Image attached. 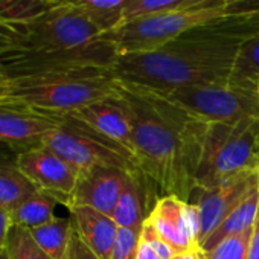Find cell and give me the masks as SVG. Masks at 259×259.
<instances>
[{"label": "cell", "mask_w": 259, "mask_h": 259, "mask_svg": "<svg viewBox=\"0 0 259 259\" xmlns=\"http://www.w3.org/2000/svg\"><path fill=\"white\" fill-rule=\"evenodd\" d=\"M141 174L162 197L191 201L210 123L157 93L120 82Z\"/></svg>", "instance_id": "6da1fadb"}, {"label": "cell", "mask_w": 259, "mask_h": 259, "mask_svg": "<svg viewBox=\"0 0 259 259\" xmlns=\"http://www.w3.org/2000/svg\"><path fill=\"white\" fill-rule=\"evenodd\" d=\"M259 32V14L232 17L192 29L165 46L119 55L113 75L125 84L154 92L230 82L233 63L245 38Z\"/></svg>", "instance_id": "7a4b0ae2"}, {"label": "cell", "mask_w": 259, "mask_h": 259, "mask_svg": "<svg viewBox=\"0 0 259 259\" xmlns=\"http://www.w3.org/2000/svg\"><path fill=\"white\" fill-rule=\"evenodd\" d=\"M119 95L120 81L105 67L46 72L8 81V98L52 114H69Z\"/></svg>", "instance_id": "3957f363"}, {"label": "cell", "mask_w": 259, "mask_h": 259, "mask_svg": "<svg viewBox=\"0 0 259 259\" xmlns=\"http://www.w3.org/2000/svg\"><path fill=\"white\" fill-rule=\"evenodd\" d=\"M254 172H259V114L235 123H210L198 188H217Z\"/></svg>", "instance_id": "277c9868"}, {"label": "cell", "mask_w": 259, "mask_h": 259, "mask_svg": "<svg viewBox=\"0 0 259 259\" xmlns=\"http://www.w3.org/2000/svg\"><path fill=\"white\" fill-rule=\"evenodd\" d=\"M242 16L244 14H241L235 7L224 2L203 8L172 10L125 22L116 29L102 34L101 38L111 43L119 55L150 52L192 29Z\"/></svg>", "instance_id": "5b68a950"}, {"label": "cell", "mask_w": 259, "mask_h": 259, "mask_svg": "<svg viewBox=\"0 0 259 259\" xmlns=\"http://www.w3.org/2000/svg\"><path fill=\"white\" fill-rule=\"evenodd\" d=\"M41 145L58 154L78 172L111 166L141 174L135 156L70 114H58V126L45 136Z\"/></svg>", "instance_id": "8992f818"}, {"label": "cell", "mask_w": 259, "mask_h": 259, "mask_svg": "<svg viewBox=\"0 0 259 259\" xmlns=\"http://www.w3.org/2000/svg\"><path fill=\"white\" fill-rule=\"evenodd\" d=\"M19 40L14 49L31 52H60L89 46L102 31L72 4L57 5L41 17L16 25Z\"/></svg>", "instance_id": "52a82bcc"}, {"label": "cell", "mask_w": 259, "mask_h": 259, "mask_svg": "<svg viewBox=\"0 0 259 259\" xmlns=\"http://www.w3.org/2000/svg\"><path fill=\"white\" fill-rule=\"evenodd\" d=\"M154 93L207 123H235L259 114L257 90L233 84L191 85Z\"/></svg>", "instance_id": "ba28073f"}, {"label": "cell", "mask_w": 259, "mask_h": 259, "mask_svg": "<svg viewBox=\"0 0 259 259\" xmlns=\"http://www.w3.org/2000/svg\"><path fill=\"white\" fill-rule=\"evenodd\" d=\"M58 126V114L40 111L11 98L0 99V144L19 153L43 144Z\"/></svg>", "instance_id": "9c48e42d"}, {"label": "cell", "mask_w": 259, "mask_h": 259, "mask_svg": "<svg viewBox=\"0 0 259 259\" xmlns=\"http://www.w3.org/2000/svg\"><path fill=\"white\" fill-rule=\"evenodd\" d=\"M16 163L38 191L54 195L60 204L69 207L79 172L66 160L45 145H38L17 153Z\"/></svg>", "instance_id": "30bf717a"}, {"label": "cell", "mask_w": 259, "mask_h": 259, "mask_svg": "<svg viewBox=\"0 0 259 259\" xmlns=\"http://www.w3.org/2000/svg\"><path fill=\"white\" fill-rule=\"evenodd\" d=\"M154 232L165 239L177 253L200 250V217L194 203L177 197H162L145 220Z\"/></svg>", "instance_id": "8fae6325"}, {"label": "cell", "mask_w": 259, "mask_h": 259, "mask_svg": "<svg viewBox=\"0 0 259 259\" xmlns=\"http://www.w3.org/2000/svg\"><path fill=\"white\" fill-rule=\"evenodd\" d=\"M257 189H259V172L250 174L232 183H226L210 189L197 188L189 203H194L198 207V217H200L198 248L200 244L221 224V221L226 217H229L242 201H245Z\"/></svg>", "instance_id": "7c38bea8"}, {"label": "cell", "mask_w": 259, "mask_h": 259, "mask_svg": "<svg viewBox=\"0 0 259 259\" xmlns=\"http://www.w3.org/2000/svg\"><path fill=\"white\" fill-rule=\"evenodd\" d=\"M132 176V172L111 166H96L79 172L67 209L73 206H85L111 217L113 209Z\"/></svg>", "instance_id": "4fadbf2b"}, {"label": "cell", "mask_w": 259, "mask_h": 259, "mask_svg": "<svg viewBox=\"0 0 259 259\" xmlns=\"http://www.w3.org/2000/svg\"><path fill=\"white\" fill-rule=\"evenodd\" d=\"M69 114L135 156L132 120H130V111L122 95L87 105Z\"/></svg>", "instance_id": "5bb4252c"}, {"label": "cell", "mask_w": 259, "mask_h": 259, "mask_svg": "<svg viewBox=\"0 0 259 259\" xmlns=\"http://www.w3.org/2000/svg\"><path fill=\"white\" fill-rule=\"evenodd\" d=\"M69 212L78 236L101 259H111V250L119 229L113 218L85 206H73Z\"/></svg>", "instance_id": "9a60e30c"}, {"label": "cell", "mask_w": 259, "mask_h": 259, "mask_svg": "<svg viewBox=\"0 0 259 259\" xmlns=\"http://www.w3.org/2000/svg\"><path fill=\"white\" fill-rule=\"evenodd\" d=\"M145 177L142 174H133L130 177L125 189L122 191L111 218L117 227L142 230L147 220L145 215Z\"/></svg>", "instance_id": "2e32d148"}, {"label": "cell", "mask_w": 259, "mask_h": 259, "mask_svg": "<svg viewBox=\"0 0 259 259\" xmlns=\"http://www.w3.org/2000/svg\"><path fill=\"white\" fill-rule=\"evenodd\" d=\"M257 210H259V189L253 192L229 217H226L221 221V224L200 244V251L203 254H209L224 239L253 227L257 217Z\"/></svg>", "instance_id": "e0dca14e"}, {"label": "cell", "mask_w": 259, "mask_h": 259, "mask_svg": "<svg viewBox=\"0 0 259 259\" xmlns=\"http://www.w3.org/2000/svg\"><path fill=\"white\" fill-rule=\"evenodd\" d=\"M57 204H60V201L54 195L37 189L8 213L10 221L11 224L31 230L55 218Z\"/></svg>", "instance_id": "ac0fdd59"}, {"label": "cell", "mask_w": 259, "mask_h": 259, "mask_svg": "<svg viewBox=\"0 0 259 259\" xmlns=\"http://www.w3.org/2000/svg\"><path fill=\"white\" fill-rule=\"evenodd\" d=\"M35 191L37 188L19 169L16 160L8 162L0 157V209L10 213Z\"/></svg>", "instance_id": "d6986e66"}, {"label": "cell", "mask_w": 259, "mask_h": 259, "mask_svg": "<svg viewBox=\"0 0 259 259\" xmlns=\"http://www.w3.org/2000/svg\"><path fill=\"white\" fill-rule=\"evenodd\" d=\"M34 241L52 257L63 259L75 232L72 218L55 217L51 221L29 230Z\"/></svg>", "instance_id": "ffe728a7"}, {"label": "cell", "mask_w": 259, "mask_h": 259, "mask_svg": "<svg viewBox=\"0 0 259 259\" xmlns=\"http://www.w3.org/2000/svg\"><path fill=\"white\" fill-rule=\"evenodd\" d=\"M238 87L257 90L259 84V32L242 41L236 54L230 82Z\"/></svg>", "instance_id": "44dd1931"}, {"label": "cell", "mask_w": 259, "mask_h": 259, "mask_svg": "<svg viewBox=\"0 0 259 259\" xmlns=\"http://www.w3.org/2000/svg\"><path fill=\"white\" fill-rule=\"evenodd\" d=\"M79 11H82L102 34L116 29L123 23L126 0H69Z\"/></svg>", "instance_id": "7402d4cb"}, {"label": "cell", "mask_w": 259, "mask_h": 259, "mask_svg": "<svg viewBox=\"0 0 259 259\" xmlns=\"http://www.w3.org/2000/svg\"><path fill=\"white\" fill-rule=\"evenodd\" d=\"M55 7L52 0H0V22L11 26L29 23Z\"/></svg>", "instance_id": "603a6c76"}, {"label": "cell", "mask_w": 259, "mask_h": 259, "mask_svg": "<svg viewBox=\"0 0 259 259\" xmlns=\"http://www.w3.org/2000/svg\"><path fill=\"white\" fill-rule=\"evenodd\" d=\"M8 259H52L32 238L31 232L22 226L11 224L5 239Z\"/></svg>", "instance_id": "cb8c5ba5"}, {"label": "cell", "mask_w": 259, "mask_h": 259, "mask_svg": "<svg viewBox=\"0 0 259 259\" xmlns=\"http://www.w3.org/2000/svg\"><path fill=\"white\" fill-rule=\"evenodd\" d=\"M183 4V0H126L125 5V13H123V23L147 17V16H154L172 10H179Z\"/></svg>", "instance_id": "d4e9b609"}, {"label": "cell", "mask_w": 259, "mask_h": 259, "mask_svg": "<svg viewBox=\"0 0 259 259\" xmlns=\"http://www.w3.org/2000/svg\"><path fill=\"white\" fill-rule=\"evenodd\" d=\"M253 227L224 239L215 250L204 254V259H247Z\"/></svg>", "instance_id": "484cf974"}, {"label": "cell", "mask_w": 259, "mask_h": 259, "mask_svg": "<svg viewBox=\"0 0 259 259\" xmlns=\"http://www.w3.org/2000/svg\"><path fill=\"white\" fill-rule=\"evenodd\" d=\"M141 232L142 230L119 227L111 250V259H138Z\"/></svg>", "instance_id": "4316f807"}, {"label": "cell", "mask_w": 259, "mask_h": 259, "mask_svg": "<svg viewBox=\"0 0 259 259\" xmlns=\"http://www.w3.org/2000/svg\"><path fill=\"white\" fill-rule=\"evenodd\" d=\"M141 241L145 242L160 259H172L177 254V251L165 239H162L147 221L144 223V227L141 232Z\"/></svg>", "instance_id": "83f0119b"}, {"label": "cell", "mask_w": 259, "mask_h": 259, "mask_svg": "<svg viewBox=\"0 0 259 259\" xmlns=\"http://www.w3.org/2000/svg\"><path fill=\"white\" fill-rule=\"evenodd\" d=\"M63 259H101V257L78 236L76 232H73Z\"/></svg>", "instance_id": "f1b7e54d"}, {"label": "cell", "mask_w": 259, "mask_h": 259, "mask_svg": "<svg viewBox=\"0 0 259 259\" xmlns=\"http://www.w3.org/2000/svg\"><path fill=\"white\" fill-rule=\"evenodd\" d=\"M19 37L20 35L14 26L7 25V23H0V54L13 49L16 46Z\"/></svg>", "instance_id": "f546056e"}, {"label": "cell", "mask_w": 259, "mask_h": 259, "mask_svg": "<svg viewBox=\"0 0 259 259\" xmlns=\"http://www.w3.org/2000/svg\"><path fill=\"white\" fill-rule=\"evenodd\" d=\"M247 259H259V210H257V217L253 226V233H251V239H250V245H248V251H247Z\"/></svg>", "instance_id": "4dcf8cb0"}, {"label": "cell", "mask_w": 259, "mask_h": 259, "mask_svg": "<svg viewBox=\"0 0 259 259\" xmlns=\"http://www.w3.org/2000/svg\"><path fill=\"white\" fill-rule=\"evenodd\" d=\"M224 4L233 5L245 14H257L259 13V0H224Z\"/></svg>", "instance_id": "1f68e13d"}, {"label": "cell", "mask_w": 259, "mask_h": 259, "mask_svg": "<svg viewBox=\"0 0 259 259\" xmlns=\"http://www.w3.org/2000/svg\"><path fill=\"white\" fill-rule=\"evenodd\" d=\"M10 226H11L10 215L5 210L0 209V250H2L5 245V239H7V233H8Z\"/></svg>", "instance_id": "d6a6232c"}, {"label": "cell", "mask_w": 259, "mask_h": 259, "mask_svg": "<svg viewBox=\"0 0 259 259\" xmlns=\"http://www.w3.org/2000/svg\"><path fill=\"white\" fill-rule=\"evenodd\" d=\"M224 0H183V4L179 10L183 8H203V7H210L215 4H223Z\"/></svg>", "instance_id": "836d02e7"}, {"label": "cell", "mask_w": 259, "mask_h": 259, "mask_svg": "<svg viewBox=\"0 0 259 259\" xmlns=\"http://www.w3.org/2000/svg\"><path fill=\"white\" fill-rule=\"evenodd\" d=\"M138 259H160L145 242L141 241L139 244V253H138Z\"/></svg>", "instance_id": "e575fe53"}, {"label": "cell", "mask_w": 259, "mask_h": 259, "mask_svg": "<svg viewBox=\"0 0 259 259\" xmlns=\"http://www.w3.org/2000/svg\"><path fill=\"white\" fill-rule=\"evenodd\" d=\"M172 259H204V256L200 250H191V251L177 253Z\"/></svg>", "instance_id": "d590c367"}, {"label": "cell", "mask_w": 259, "mask_h": 259, "mask_svg": "<svg viewBox=\"0 0 259 259\" xmlns=\"http://www.w3.org/2000/svg\"><path fill=\"white\" fill-rule=\"evenodd\" d=\"M8 96V82L4 84V85H0V99H4Z\"/></svg>", "instance_id": "8d00e7d4"}, {"label": "cell", "mask_w": 259, "mask_h": 259, "mask_svg": "<svg viewBox=\"0 0 259 259\" xmlns=\"http://www.w3.org/2000/svg\"><path fill=\"white\" fill-rule=\"evenodd\" d=\"M0 259H8V254H7V251H5V245H4L2 250H0Z\"/></svg>", "instance_id": "74e56055"}, {"label": "cell", "mask_w": 259, "mask_h": 259, "mask_svg": "<svg viewBox=\"0 0 259 259\" xmlns=\"http://www.w3.org/2000/svg\"><path fill=\"white\" fill-rule=\"evenodd\" d=\"M8 82V79L2 75V73H0V85H4V84H7Z\"/></svg>", "instance_id": "f35d334b"}, {"label": "cell", "mask_w": 259, "mask_h": 259, "mask_svg": "<svg viewBox=\"0 0 259 259\" xmlns=\"http://www.w3.org/2000/svg\"><path fill=\"white\" fill-rule=\"evenodd\" d=\"M52 2H54L55 5H63V4H67L69 0H52Z\"/></svg>", "instance_id": "ab89813d"}, {"label": "cell", "mask_w": 259, "mask_h": 259, "mask_svg": "<svg viewBox=\"0 0 259 259\" xmlns=\"http://www.w3.org/2000/svg\"><path fill=\"white\" fill-rule=\"evenodd\" d=\"M257 95H259V84H257Z\"/></svg>", "instance_id": "60d3db41"}, {"label": "cell", "mask_w": 259, "mask_h": 259, "mask_svg": "<svg viewBox=\"0 0 259 259\" xmlns=\"http://www.w3.org/2000/svg\"><path fill=\"white\" fill-rule=\"evenodd\" d=\"M0 23H4V22H0Z\"/></svg>", "instance_id": "b9f144b4"}, {"label": "cell", "mask_w": 259, "mask_h": 259, "mask_svg": "<svg viewBox=\"0 0 259 259\" xmlns=\"http://www.w3.org/2000/svg\"><path fill=\"white\" fill-rule=\"evenodd\" d=\"M203 256H204V254H203Z\"/></svg>", "instance_id": "7bdbcfd3"}]
</instances>
